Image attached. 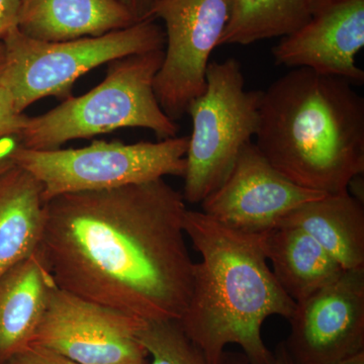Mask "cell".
<instances>
[{"mask_svg":"<svg viewBox=\"0 0 364 364\" xmlns=\"http://www.w3.org/2000/svg\"><path fill=\"white\" fill-rule=\"evenodd\" d=\"M182 193L164 178L45 203L39 250L59 289L144 321L181 318L193 289Z\"/></svg>","mask_w":364,"mask_h":364,"instance_id":"1","label":"cell"},{"mask_svg":"<svg viewBox=\"0 0 364 364\" xmlns=\"http://www.w3.org/2000/svg\"><path fill=\"white\" fill-rule=\"evenodd\" d=\"M186 237L202 260L195 263L193 289L178 320L208 364H222L236 344L250 364H272L262 338L270 316L287 318L296 303L275 279L265 253V233L241 231L198 210H186Z\"/></svg>","mask_w":364,"mask_h":364,"instance_id":"2","label":"cell"},{"mask_svg":"<svg viewBox=\"0 0 364 364\" xmlns=\"http://www.w3.org/2000/svg\"><path fill=\"white\" fill-rule=\"evenodd\" d=\"M255 145L301 188L347 191L364 172V98L345 79L291 69L261 100Z\"/></svg>","mask_w":364,"mask_h":364,"instance_id":"3","label":"cell"},{"mask_svg":"<svg viewBox=\"0 0 364 364\" xmlns=\"http://www.w3.org/2000/svg\"><path fill=\"white\" fill-rule=\"evenodd\" d=\"M163 59L164 50H157L109 62L100 85L41 116L28 117L18 135L21 148L59 149L69 141L124 128L148 129L159 140L174 138L179 126L163 111L154 91Z\"/></svg>","mask_w":364,"mask_h":364,"instance_id":"4","label":"cell"},{"mask_svg":"<svg viewBox=\"0 0 364 364\" xmlns=\"http://www.w3.org/2000/svg\"><path fill=\"white\" fill-rule=\"evenodd\" d=\"M6 64L0 86L6 88L18 112L42 98L71 97L80 76L114 60L164 50V30L147 20L97 37L46 42L23 35L18 28L2 41Z\"/></svg>","mask_w":364,"mask_h":364,"instance_id":"5","label":"cell"},{"mask_svg":"<svg viewBox=\"0 0 364 364\" xmlns=\"http://www.w3.org/2000/svg\"><path fill=\"white\" fill-rule=\"evenodd\" d=\"M262 93L245 90L236 59L208 63L205 90L186 109L193 133L183 177L186 202L202 203L229 176L241 150L257 133Z\"/></svg>","mask_w":364,"mask_h":364,"instance_id":"6","label":"cell"},{"mask_svg":"<svg viewBox=\"0 0 364 364\" xmlns=\"http://www.w3.org/2000/svg\"><path fill=\"white\" fill-rule=\"evenodd\" d=\"M188 146V136L135 144L97 140L77 149L20 147L14 161L41 182L46 203L65 193L105 191L168 176L184 177Z\"/></svg>","mask_w":364,"mask_h":364,"instance_id":"7","label":"cell"},{"mask_svg":"<svg viewBox=\"0 0 364 364\" xmlns=\"http://www.w3.org/2000/svg\"><path fill=\"white\" fill-rule=\"evenodd\" d=\"M229 14L230 0H155L151 18L164 23L165 47L154 91L174 122L205 91L208 60L219 47Z\"/></svg>","mask_w":364,"mask_h":364,"instance_id":"8","label":"cell"},{"mask_svg":"<svg viewBox=\"0 0 364 364\" xmlns=\"http://www.w3.org/2000/svg\"><path fill=\"white\" fill-rule=\"evenodd\" d=\"M145 321L53 289L33 344L78 364H109L147 358L136 334Z\"/></svg>","mask_w":364,"mask_h":364,"instance_id":"9","label":"cell"},{"mask_svg":"<svg viewBox=\"0 0 364 364\" xmlns=\"http://www.w3.org/2000/svg\"><path fill=\"white\" fill-rule=\"evenodd\" d=\"M284 341L296 364H339L364 351V268L296 304Z\"/></svg>","mask_w":364,"mask_h":364,"instance_id":"10","label":"cell"},{"mask_svg":"<svg viewBox=\"0 0 364 364\" xmlns=\"http://www.w3.org/2000/svg\"><path fill=\"white\" fill-rule=\"evenodd\" d=\"M324 196L296 186L248 143L221 186L202 202V212L241 231L265 233L294 208Z\"/></svg>","mask_w":364,"mask_h":364,"instance_id":"11","label":"cell"},{"mask_svg":"<svg viewBox=\"0 0 364 364\" xmlns=\"http://www.w3.org/2000/svg\"><path fill=\"white\" fill-rule=\"evenodd\" d=\"M364 47V0H313L305 25L273 47L277 65L364 82L356 55Z\"/></svg>","mask_w":364,"mask_h":364,"instance_id":"12","label":"cell"},{"mask_svg":"<svg viewBox=\"0 0 364 364\" xmlns=\"http://www.w3.org/2000/svg\"><path fill=\"white\" fill-rule=\"evenodd\" d=\"M56 287L39 249L0 277V364L33 344Z\"/></svg>","mask_w":364,"mask_h":364,"instance_id":"13","label":"cell"},{"mask_svg":"<svg viewBox=\"0 0 364 364\" xmlns=\"http://www.w3.org/2000/svg\"><path fill=\"white\" fill-rule=\"evenodd\" d=\"M136 23L119 0H21L18 28L46 42L97 37Z\"/></svg>","mask_w":364,"mask_h":364,"instance_id":"14","label":"cell"},{"mask_svg":"<svg viewBox=\"0 0 364 364\" xmlns=\"http://www.w3.org/2000/svg\"><path fill=\"white\" fill-rule=\"evenodd\" d=\"M279 225L304 230L344 270L364 268V203L348 191L303 203Z\"/></svg>","mask_w":364,"mask_h":364,"instance_id":"15","label":"cell"},{"mask_svg":"<svg viewBox=\"0 0 364 364\" xmlns=\"http://www.w3.org/2000/svg\"><path fill=\"white\" fill-rule=\"evenodd\" d=\"M44 228L43 186L14 164L0 176V277L39 249Z\"/></svg>","mask_w":364,"mask_h":364,"instance_id":"16","label":"cell"},{"mask_svg":"<svg viewBox=\"0 0 364 364\" xmlns=\"http://www.w3.org/2000/svg\"><path fill=\"white\" fill-rule=\"evenodd\" d=\"M265 253L280 287L294 303L339 279L344 269L312 236L279 225L265 235Z\"/></svg>","mask_w":364,"mask_h":364,"instance_id":"17","label":"cell"},{"mask_svg":"<svg viewBox=\"0 0 364 364\" xmlns=\"http://www.w3.org/2000/svg\"><path fill=\"white\" fill-rule=\"evenodd\" d=\"M313 0H230L220 46H247L291 35L305 25Z\"/></svg>","mask_w":364,"mask_h":364,"instance_id":"18","label":"cell"},{"mask_svg":"<svg viewBox=\"0 0 364 364\" xmlns=\"http://www.w3.org/2000/svg\"><path fill=\"white\" fill-rule=\"evenodd\" d=\"M136 339L151 356L150 364H208L178 321H145Z\"/></svg>","mask_w":364,"mask_h":364,"instance_id":"19","label":"cell"},{"mask_svg":"<svg viewBox=\"0 0 364 364\" xmlns=\"http://www.w3.org/2000/svg\"><path fill=\"white\" fill-rule=\"evenodd\" d=\"M28 117L18 111L11 93L0 86V138L20 135Z\"/></svg>","mask_w":364,"mask_h":364,"instance_id":"20","label":"cell"},{"mask_svg":"<svg viewBox=\"0 0 364 364\" xmlns=\"http://www.w3.org/2000/svg\"><path fill=\"white\" fill-rule=\"evenodd\" d=\"M4 364H78L71 359L65 358L62 354L40 346L32 344L26 347L23 351L18 352L13 358L9 359Z\"/></svg>","mask_w":364,"mask_h":364,"instance_id":"21","label":"cell"},{"mask_svg":"<svg viewBox=\"0 0 364 364\" xmlns=\"http://www.w3.org/2000/svg\"><path fill=\"white\" fill-rule=\"evenodd\" d=\"M21 0H0V42L18 28Z\"/></svg>","mask_w":364,"mask_h":364,"instance_id":"22","label":"cell"},{"mask_svg":"<svg viewBox=\"0 0 364 364\" xmlns=\"http://www.w3.org/2000/svg\"><path fill=\"white\" fill-rule=\"evenodd\" d=\"M222 364H250L244 354L228 353L225 352ZM272 364H296L287 350L284 341L280 342L273 353Z\"/></svg>","mask_w":364,"mask_h":364,"instance_id":"23","label":"cell"},{"mask_svg":"<svg viewBox=\"0 0 364 364\" xmlns=\"http://www.w3.org/2000/svg\"><path fill=\"white\" fill-rule=\"evenodd\" d=\"M20 147V136L18 135L0 138V176L14 166V154Z\"/></svg>","mask_w":364,"mask_h":364,"instance_id":"24","label":"cell"},{"mask_svg":"<svg viewBox=\"0 0 364 364\" xmlns=\"http://www.w3.org/2000/svg\"><path fill=\"white\" fill-rule=\"evenodd\" d=\"M133 16L136 23L152 20L151 11L155 0H119Z\"/></svg>","mask_w":364,"mask_h":364,"instance_id":"25","label":"cell"},{"mask_svg":"<svg viewBox=\"0 0 364 364\" xmlns=\"http://www.w3.org/2000/svg\"><path fill=\"white\" fill-rule=\"evenodd\" d=\"M339 364H364V351L355 354V355L346 359V360L342 361V363Z\"/></svg>","mask_w":364,"mask_h":364,"instance_id":"26","label":"cell"},{"mask_svg":"<svg viewBox=\"0 0 364 364\" xmlns=\"http://www.w3.org/2000/svg\"><path fill=\"white\" fill-rule=\"evenodd\" d=\"M4 64H6V49H4V43L0 42V76L4 71Z\"/></svg>","mask_w":364,"mask_h":364,"instance_id":"27","label":"cell"},{"mask_svg":"<svg viewBox=\"0 0 364 364\" xmlns=\"http://www.w3.org/2000/svg\"><path fill=\"white\" fill-rule=\"evenodd\" d=\"M109 364H146L145 358L132 359V360L121 361V363Z\"/></svg>","mask_w":364,"mask_h":364,"instance_id":"28","label":"cell"}]
</instances>
